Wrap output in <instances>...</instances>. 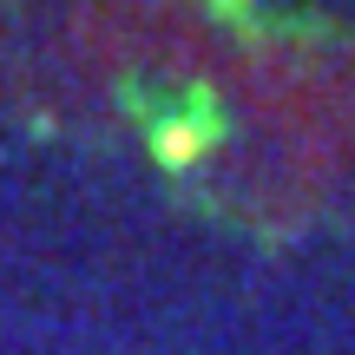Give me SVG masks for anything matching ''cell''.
<instances>
[{
    "label": "cell",
    "mask_w": 355,
    "mask_h": 355,
    "mask_svg": "<svg viewBox=\"0 0 355 355\" xmlns=\"http://www.w3.org/2000/svg\"><path fill=\"white\" fill-rule=\"evenodd\" d=\"M198 132H191V125H165V132H158V139H152V152L158 158H165V165H191V158H198Z\"/></svg>",
    "instance_id": "obj_1"
}]
</instances>
